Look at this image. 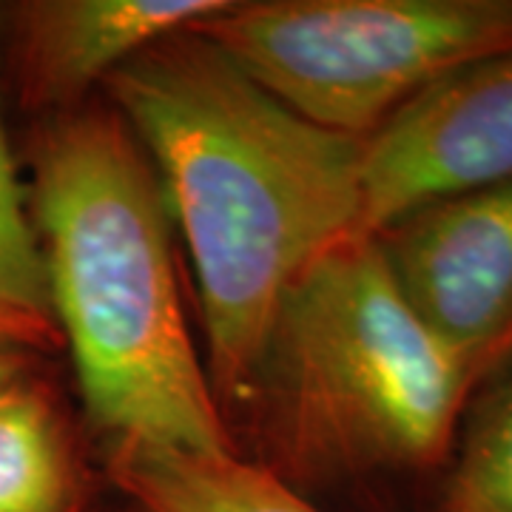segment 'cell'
Returning <instances> with one entry per match:
<instances>
[{
  "mask_svg": "<svg viewBox=\"0 0 512 512\" xmlns=\"http://www.w3.org/2000/svg\"><path fill=\"white\" fill-rule=\"evenodd\" d=\"M103 89L191 251L217 402H242L293 279L365 237V137L299 117L197 26L151 43Z\"/></svg>",
  "mask_w": 512,
  "mask_h": 512,
  "instance_id": "cell-1",
  "label": "cell"
},
{
  "mask_svg": "<svg viewBox=\"0 0 512 512\" xmlns=\"http://www.w3.org/2000/svg\"><path fill=\"white\" fill-rule=\"evenodd\" d=\"M26 200L60 342L109 447L237 453L185 325L157 171L109 103L37 120Z\"/></svg>",
  "mask_w": 512,
  "mask_h": 512,
  "instance_id": "cell-2",
  "label": "cell"
},
{
  "mask_svg": "<svg viewBox=\"0 0 512 512\" xmlns=\"http://www.w3.org/2000/svg\"><path fill=\"white\" fill-rule=\"evenodd\" d=\"M481 390L393 285L373 237L316 256L276 305L245 399L265 467L311 481L430 470Z\"/></svg>",
  "mask_w": 512,
  "mask_h": 512,
  "instance_id": "cell-3",
  "label": "cell"
},
{
  "mask_svg": "<svg viewBox=\"0 0 512 512\" xmlns=\"http://www.w3.org/2000/svg\"><path fill=\"white\" fill-rule=\"evenodd\" d=\"M316 126L370 137L416 94L512 49V0H228L197 23Z\"/></svg>",
  "mask_w": 512,
  "mask_h": 512,
  "instance_id": "cell-4",
  "label": "cell"
},
{
  "mask_svg": "<svg viewBox=\"0 0 512 512\" xmlns=\"http://www.w3.org/2000/svg\"><path fill=\"white\" fill-rule=\"evenodd\" d=\"M373 242L407 308L478 387L512 365V177L421 202Z\"/></svg>",
  "mask_w": 512,
  "mask_h": 512,
  "instance_id": "cell-5",
  "label": "cell"
},
{
  "mask_svg": "<svg viewBox=\"0 0 512 512\" xmlns=\"http://www.w3.org/2000/svg\"><path fill=\"white\" fill-rule=\"evenodd\" d=\"M512 177V49L441 77L365 137L362 234Z\"/></svg>",
  "mask_w": 512,
  "mask_h": 512,
  "instance_id": "cell-6",
  "label": "cell"
},
{
  "mask_svg": "<svg viewBox=\"0 0 512 512\" xmlns=\"http://www.w3.org/2000/svg\"><path fill=\"white\" fill-rule=\"evenodd\" d=\"M228 0H15L0 3V89L37 120L83 109L151 43L214 18Z\"/></svg>",
  "mask_w": 512,
  "mask_h": 512,
  "instance_id": "cell-7",
  "label": "cell"
},
{
  "mask_svg": "<svg viewBox=\"0 0 512 512\" xmlns=\"http://www.w3.org/2000/svg\"><path fill=\"white\" fill-rule=\"evenodd\" d=\"M106 473L143 512H322L265 464L237 453L106 447Z\"/></svg>",
  "mask_w": 512,
  "mask_h": 512,
  "instance_id": "cell-8",
  "label": "cell"
},
{
  "mask_svg": "<svg viewBox=\"0 0 512 512\" xmlns=\"http://www.w3.org/2000/svg\"><path fill=\"white\" fill-rule=\"evenodd\" d=\"M0 512H83L72 441L37 373L0 390Z\"/></svg>",
  "mask_w": 512,
  "mask_h": 512,
  "instance_id": "cell-9",
  "label": "cell"
},
{
  "mask_svg": "<svg viewBox=\"0 0 512 512\" xmlns=\"http://www.w3.org/2000/svg\"><path fill=\"white\" fill-rule=\"evenodd\" d=\"M0 339L18 342L40 356L60 348L55 308L26 183L6 134L0 89Z\"/></svg>",
  "mask_w": 512,
  "mask_h": 512,
  "instance_id": "cell-10",
  "label": "cell"
},
{
  "mask_svg": "<svg viewBox=\"0 0 512 512\" xmlns=\"http://www.w3.org/2000/svg\"><path fill=\"white\" fill-rule=\"evenodd\" d=\"M453 450L439 512H512V365L467 407Z\"/></svg>",
  "mask_w": 512,
  "mask_h": 512,
  "instance_id": "cell-11",
  "label": "cell"
},
{
  "mask_svg": "<svg viewBox=\"0 0 512 512\" xmlns=\"http://www.w3.org/2000/svg\"><path fill=\"white\" fill-rule=\"evenodd\" d=\"M40 353L32 348H23L18 342L0 339V390H6L9 384L20 382L23 376L37 373L40 367Z\"/></svg>",
  "mask_w": 512,
  "mask_h": 512,
  "instance_id": "cell-12",
  "label": "cell"
}]
</instances>
